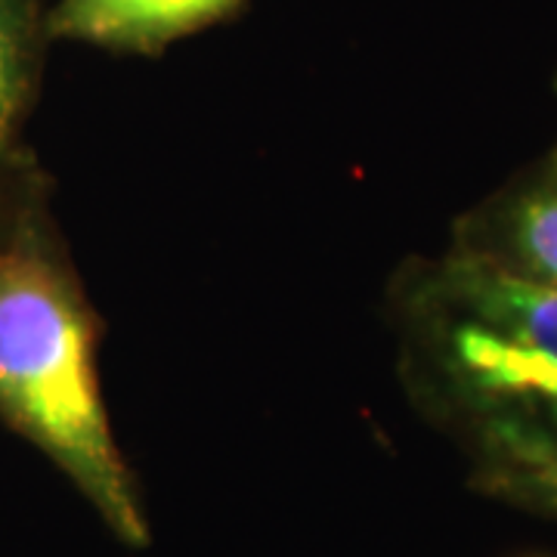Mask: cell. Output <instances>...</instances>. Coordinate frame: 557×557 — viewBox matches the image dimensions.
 I'll return each instance as SVG.
<instances>
[{
  "mask_svg": "<svg viewBox=\"0 0 557 557\" xmlns=\"http://www.w3.org/2000/svg\"><path fill=\"white\" fill-rule=\"evenodd\" d=\"M397 381L468 458V483L557 458V288L446 245L384 285Z\"/></svg>",
  "mask_w": 557,
  "mask_h": 557,
  "instance_id": "6da1fadb",
  "label": "cell"
},
{
  "mask_svg": "<svg viewBox=\"0 0 557 557\" xmlns=\"http://www.w3.org/2000/svg\"><path fill=\"white\" fill-rule=\"evenodd\" d=\"M100 341L47 201L0 248V421L75 486L109 536L146 552L152 523L102 397Z\"/></svg>",
  "mask_w": 557,
  "mask_h": 557,
  "instance_id": "7a4b0ae2",
  "label": "cell"
},
{
  "mask_svg": "<svg viewBox=\"0 0 557 557\" xmlns=\"http://www.w3.org/2000/svg\"><path fill=\"white\" fill-rule=\"evenodd\" d=\"M515 276L557 288V146L465 208L449 242Z\"/></svg>",
  "mask_w": 557,
  "mask_h": 557,
  "instance_id": "3957f363",
  "label": "cell"
},
{
  "mask_svg": "<svg viewBox=\"0 0 557 557\" xmlns=\"http://www.w3.org/2000/svg\"><path fill=\"white\" fill-rule=\"evenodd\" d=\"M248 0H57L50 38L121 57H164L180 40L233 22Z\"/></svg>",
  "mask_w": 557,
  "mask_h": 557,
  "instance_id": "277c9868",
  "label": "cell"
},
{
  "mask_svg": "<svg viewBox=\"0 0 557 557\" xmlns=\"http://www.w3.org/2000/svg\"><path fill=\"white\" fill-rule=\"evenodd\" d=\"M47 20V0H0V164L28 152L25 127L53 44Z\"/></svg>",
  "mask_w": 557,
  "mask_h": 557,
  "instance_id": "5b68a950",
  "label": "cell"
},
{
  "mask_svg": "<svg viewBox=\"0 0 557 557\" xmlns=\"http://www.w3.org/2000/svg\"><path fill=\"white\" fill-rule=\"evenodd\" d=\"M47 201H53V180L44 171L35 149H28L16 161H3L0 164V248Z\"/></svg>",
  "mask_w": 557,
  "mask_h": 557,
  "instance_id": "8992f818",
  "label": "cell"
},
{
  "mask_svg": "<svg viewBox=\"0 0 557 557\" xmlns=\"http://www.w3.org/2000/svg\"><path fill=\"white\" fill-rule=\"evenodd\" d=\"M468 486L478 490L480 496L502 502L508 508H518V511L545 520H557V458L539 465V468L498 474V478L478 480Z\"/></svg>",
  "mask_w": 557,
  "mask_h": 557,
  "instance_id": "52a82bcc",
  "label": "cell"
},
{
  "mask_svg": "<svg viewBox=\"0 0 557 557\" xmlns=\"http://www.w3.org/2000/svg\"><path fill=\"white\" fill-rule=\"evenodd\" d=\"M555 94H557V78H555ZM555 146H557V139H555Z\"/></svg>",
  "mask_w": 557,
  "mask_h": 557,
  "instance_id": "ba28073f",
  "label": "cell"
}]
</instances>
